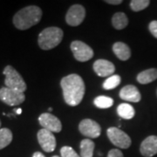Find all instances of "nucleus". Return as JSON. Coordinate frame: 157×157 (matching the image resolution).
I'll return each mask as SVG.
<instances>
[{
	"label": "nucleus",
	"mask_w": 157,
	"mask_h": 157,
	"mask_svg": "<svg viewBox=\"0 0 157 157\" xmlns=\"http://www.w3.org/2000/svg\"><path fill=\"white\" fill-rule=\"evenodd\" d=\"M60 85L67 104L72 107L78 106L82 101L86 91L82 78L78 74L73 73L62 78Z\"/></svg>",
	"instance_id": "1"
},
{
	"label": "nucleus",
	"mask_w": 157,
	"mask_h": 157,
	"mask_svg": "<svg viewBox=\"0 0 157 157\" xmlns=\"http://www.w3.org/2000/svg\"><path fill=\"white\" fill-rule=\"evenodd\" d=\"M42 17L39 6H30L18 11L13 17V25L19 30H27L37 25Z\"/></svg>",
	"instance_id": "2"
},
{
	"label": "nucleus",
	"mask_w": 157,
	"mask_h": 157,
	"mask_svg": "<svg viewBox=\"0 0 157 157\" xmlns=\"http://www.w3.org/2000/svg\"><path fill=\"white\" fill-rule=\"evenodd\" d=\"M63 31L59 27H48L43 30L39 35L38 43L42 50H51L56 47L62 41Z\"/></svg>",
	"instance_id": "3"
},
{
	"label": "nucleus",
	"mask_w": 157,
	"mask_h": 157,
	"mask_svg": "<svg viewBox=\"0 0 157 157\" xmlns=\"http://www.w3.org/2000/svg\"><path fill=\"white\" fill-rule=\"evenodd\" d=\"M3 74L6 76L5 84L6 87L17 90L21 93H24L26 90L27 86L25 84L24 78L17 73V70L11 66H6L3 71Z\"/></svg>",
	"instance_id": "4"
},
{
	"label": "nucleus",
	"mask_w": 157,
	"mask_h": 157,
	"mask_svg": "<svg viewBox=\"0 0 157 157\" xmlns=\"http://www.w3.org/2000/svg\"><path fill=\"white\" fill-rule=\"evenodd\" d=\"M107 136L110 141L114 146L120 148H128L131 146L132 140L128 135H127L122 130L118 128H109L107 131Z\"/></svg>",
	"instance_id": "5"
},
{
	"label": "nucleus",
	"mask_w": 157,
	"mask_h": 157,
	"mask_svg": "<svg viewBox=\"0 0 157 157\" xmlns=\"http://www.w3.org/2000/svg\"><path fill=\"white\" fill-rule=\"evenodd\" d=\"M25 100V96L24 93H21L17 90L11 89L8 87L0 88V101L7 104L8 106H18L22 104Z\"/></svg>",
	"instance_id": "6"
},
{
	"label": "nucleus",
	"mask_w": 157,
	"mask_h": 157,
	"mask_svg": "<svg viewBox=\"0 0 157 157\" xmlns=\"http://www.w3.org/2000/svg\"><path fill=\"white\" fill-rule=\"evenodd\" d=\"M71 50L74 58L80 62L88 61L94 57V51L89 45L82 41L75 40L71 44Z\"/></svg>",
	"instance_id": "7"
},
{
	"label": "nucleus",
	"mask_w": 157,
	"mask_h": 157,
	"mask_svg": "<svg viewBox=\"0 0 157 157\" xmlns=\"http://www.w3.org/2000/svg\"><path fill=\"white\" fill-rule=\"evenodd\" d=\"M37 137L39 145L44 151L47 153L54 151L56 147V139L51 131L45 128L40 129L38 132Z\"/></svg>",
	"instance_id": "8"
},
{
	"label": "nucleus",
	"mask_w": 157,
	"mask_h": 157,
	"mask_svg": "<svg viewBox=\"0 0 157 157\" xmlns=\"http://www.w3.org/2000/svg\"><path fill=\"white\" fill-rule=\"evenodd\" d=\"M86 17L85 8L80 5L72 6L66 15V21L71 26H78L83 22Z\"/></svg>",
	"instance_id": "9"
},
{
	"label": "nucleus",
	"mask_w": 157,
	"mask_h": 157,
	"mask_svg": "<svg viewBox=\"0 0 157 157\" xmlns=\"http://www.w3.org/2000/svg\"><path fill=\"white\" fill-rule=\"evenodd\" d=\"M79 132L88 138H97L101 135V128L96 121L91 119H85L78 125Z\"/></svg>",
	"instance_id": "10"
},
{
	"label": "nucleus",
	"mask_w": 157,
	"mask_h": 157,
	"mask_svg": "<svg viewBox=\"0 0 157 157\" xmlns=\"http://www.w3.org/2000/svg\"><path fill=\"white\" fill-rule=\"evenodd\" d=\"M39 122L42 128L51 131L52 133H59L62 129V124L60 121L54 115L49 113L40 114L39 117Z\"/></svg>",
	"instance_id": "11"
},
{
	"label": "nucleus",
	"mask_w": 157,
	"mask_h": 157,
	"mask_svg": "<svg viewBox=\"0 0 157 157\" xmlns=\"http://www.w3.org/2000/svg\"><path fill=\"white\" fill-rule=\"evenodd\" d=\"M140 152L144 157H152L157 154V136L150 135L147 136L141 142Z\"/></svg>",
	"instance_id": "12"
},
{
	"label": "nucleus",
	"mask_w": 157,
	"mask_h": 157,
	"mask_svg": "<svg viewBox=\"0 0 157 157\" xmlns=\"http://www.w3.org/2000/svg\"><path fill=\"white\" fill-rule=\"evenodd\" d=\"M94 70L100 77H110L115 71L114 65L107 59H98L94 63Z\"/></svg>",
	"instance_id": "13"
},
{
	"label": "nucleus",
	"mask_w": 157,
	"mask_h": 157,
	"mask_svg": "<svg viewBox=\"0 0 157 157\" xmlns=\"http://www.w3.org/2000/svg\"><path fill=\"white\" fill-rule=\"evenodd\" d=\"M120 97L126 101H131V102H139L141 99L140 91L138 88L133 86V85H128L125 86L120 91Z\"/></svg>",
	"instance_id": "14"
},
{
	"label": "nucleus",
	"mask_w": 157,
	"mask_h": 157,
	"mask_svg": "<svg viewBox=\"0 0 157 157\" xmlns=\"http://www.w3.org/2000/svg\"><path fill=\"white\" fill-rule=\"evenodd\" d=\"M113 51L119 59L121 60H128L131 57V50L125 43L122 42H116L113 45Z\"/></svg>",
	"instance_id": "15"
},
{
	"label": "nucleus",
	"mask_w": 157,
	"mask_h": 157,
	"mask_svg": "<svg viewBox=\"0 0 157 157\" xmlns=\"http://www.w3.org/2000/svg\"><path fill=\"white\" fill-rule=\"evenodd\" d=\"M157 79V69L156 68H150L140 73L137 75V81L140 84L146 85L151 83Z\"/></svg>",
	"instance_id": "16"
},
{
	"label": "nucleus",
	"mask_w": 157,
	"mask_h": 157,
	"mask_svg": "<svg viewBox=\"0 0 157 157\" xmlns=\"http://www.w3.org/2000/svg\"><path fill=\"white\" fill-rule=\"evenodd\" d=\"M94 142L90 139H84L80 142V157H93Z\"/></svg>",
	"instance_id": "17"
},
{
	"label": "nucleus",
	"mask_w": 157,
	"mask_h": 157,
	"mask_svg": "<svg viewBox=\"0 0 157 157\" xmlns=\"http://www.w3.org/2000/svg\"><path fill=\"white\" fill-rule=\"evenodd\" d=\"M112 23L113 27L117 30H122L128 24V18L123 12H117L112 17Z\"/></svg>",
	"instance_id": "18"
},
{
	"label": "nucleus",
	"mask_w": 157,
	"mask_h": 157,
	"mask_svg": "<svg viewBox=\"0 0 157 157\" xmlns=\"http://www.w3.org/2000/svg\"><path fill=\"white\" fill-rule=\"evenodd\" d=\"M118 114L125 120H130L134 118L135 114V108L128 103H122L117 107Z\"/></svg>",
	"instance_id": "19"
},
{
	"label": "nucleus",
	"mask_w": 157,
	"mask_h": 157,
	"mask_svg": "<svg viewBox=\"0 0 157 157\" xmlns=\"http://www.w3.org/2000/svg\"><path fill=\"white\" fill-rule=\"evenodd\" d=\"M12 140V133L9 128L0 129V150L10 145Z\"/></svg>",
	"instance_id": "20"
},
{
	"label": "nucleus",
	"mask_w": 157,
	"mask_h": 157,
	"mask_svg": "<svg viewBox=\"0 0 157 157\" xmlns=\"http://www.w3.org/2000/svg\"><path fill=\"white\" fill-rule=\"evenodd\" d=\"M94 103L98 108L105 109V108H109L113 105V100L110 97L107 96H98L96 97L94 101Z\"/></svg>",
	"instance_id": "21"
},
{
	"label": "nucleus",
	"mask_w": 157,
	"mask_h": 157,
	"mask_svg": "<svg viewBox=\"0 0 157 157\" xmlns=\"http://www.w3.org/2000/svg\"><path fill=\"white\" fill-rule=\"evenodd\" d=\"M121 76L117 74H113L104 81L103 83V88L106 90H111L117 87L119 85L121 84Z\"/></svg>",
	"instance_id": "22"
},
{
	"label": "nucleus",
	"mask_w": 157,
	"mask_h": 157,
	"mask_svg": "<svg viewBox=\"0 0 157 157\" xmlns=\"http://www.w3.org/2000/svg\"><path fill=\"white\" fill-rule=\"evenodd\" d=\"M149 4V0H132L130 2V7L134 11H140L146 9Z\"/></svg>",
	"instance_id": "23"
},
{
	"label": "nucleus",
	"mask_w": 157,
	"mask_h": 157,
	"mask_svg": "<svg viewBox=\"0 0 157 157\" xmlns=\"http://www.w3.org/2000/svg\"><path fill=\"white\" fill-rule=\"evenodd\" d=\"M61 157H80L76 152L74 151L73 147L68 146H65L60 149Z\"/></svg>",
	"instance_id": "24"
},
{
	"label": "nucleus",
	"mask_w": 157,
	"mask_h": 157,
	"mask_svg": "<svg viewBox=\"0 0 157 157\" xmlns=\"http://www.w3.org/2000/svg\"><path fill=\"white\" fill-rule=\"evenodd\" d=\"M148 29H149V32L151 33L152 35L155 39H157V20H154V21L149 23Z\"/></svg>",
	"instance_id": "25"
},
{
	"label": "nucleus",
	"mask_w": 157,
	"mask_h": 157,
	"mask_svg": "<svg viewBox=\"0 0 157 157\" xmlns=\"http://www.w3.org/2000/svg\"><path fill=\"white\" fill-rule=\"evenodd\" d=\"M107 157H124L122 152L119 149H111L107 154Z\"/></svg>",
	"instance_id": "26"
},
{
	"label": "nucleus",
	"mask_w": 157,
	"mask_h": 157,
	"mask_svg": "<svg viewBox=\"0 0 157 157\" xmlns=\"http://www.w3.org/2000/svg\"><path fill=\"white\" fill-rule=\"evenodd\" d=\"M105 2L107 4H110V5H120L122 3L121 0H106Z\"/></svg>",
	"instance_id": "27"
},
{
	"label": "nucleus",
	"mask_w": 157,
	"mask_h": 157,
	"mask_svg": "<svg viewBox=\"0 0 157 157\" xmlns=\"http://www.w3.org/2000/svg\"><path fill=\"white\" fill-rule=\"evenodd\" d=\"M33 157H45L41 152H35L33 154Z\"/></svg>",
	"instance_id": "28"
},
{
	"label": "nucleus",
	"mask_w": 157,
	"mask_h": 157,
	"mask_svg": "<svg viewBox=\"0 0 157 157\" xmlns=\"http://www.w3.org/2000/svg\"><path fill=\"white\" fill-rule=\"evenodd\" d=\"M15 113H17V114H20V113H22V109L21 108H17L15 110Z\"/></svg>",
	"instance_id": "29"
},
{
	"label": "nucleus",
	"mask_w": 157,
	"mask_h": 157,
	"mask_svg": "<svg viewBox=\"0 0 157 157\" xmlns=\"http://www.w3.org/2000/svg\"><path fill=\"white\" fill-rule=\"evenodd\" d=\"M52 108L50 107V108H49V112H52Z\"/></svg>",
	"instance_id": "30"
},
{
	"label": "nucleus",
	"mask_w": 157,
	"mask_h": 157,
	"mask_svg": "<svg viewBox=\"0 0 157 157\" xmlns=\"http://www.w3.org/2000/svg\"><path fill=\"white\" fill-rule=\"evenodd\" d=\"M52 157H59V156H58V155H54V156H52Z\"/></svg>",
	"instance_id": "31"
},
{
	"label": "nucleus",
	"mask_w": 157,
	"mask_h": 157,
	"mask_svg": "<svg viewBox=\"0 0 157 157\" xmlns=\"http://www.w3.org/2000/svg\"><path fill=\"white\" fill-rule=\"evenodd\" d=\"M0 128H1V121H0ZM1 129V128H0Z\"/></svg>",
	"instance_id": "32"
}]
</instances>
